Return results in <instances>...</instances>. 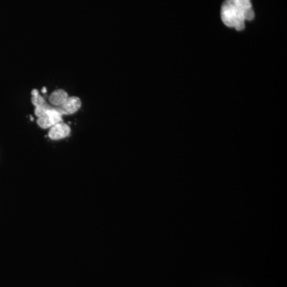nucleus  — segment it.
Listing matches in <instances>:
<instances>
[{
  "label": "nucleus",
  "instance_id": "nucleus-1",
  "mask_svg": "<svg viewBox=\"0 0 287 287\" xmlns=\"http://www.w3.org/2000/svg\"><path fill=\"white\" fill-rule=\"evenodd\" d=\"M221 17L227 26L243 30L246 21L254 17L250 0H226L222 6Z\"/></svg>",
  "mask_w": 287,
  "mask_h": 287
},
{
  "label": "nucleus",
  "instance_id": "nucleus-2",
  "mask_svg": "<svg viewBox=\"0 0 287 287\" xmlns=\"http://www.w3.org/2000/svg\"><path fill=\"white\" fill-rule=\"evenodd\" d=\"M62 122V115L58 111V108L55 107L46 110L42 116L38 117V125L42 129H51L52 126Z\"/></svg>",
  "mask_w": 287,
  "mask_h": 287
},
{
  "label": "nucleus",
  "instance_id": "nucleus-3",
  "mask_svg": "<svg viewBox=\"0 0 287 287\" xmlns=\"http://www.w3.org/2000/svg\"><path fill=\"white\" fill-rule=\"evenodd\" d=\"M81 107V101L78 96H69L66 103L58 108V111L62 116L63 115H71V114L77 112Z\"/></svg>",
  "mask_w": 287,
  "mask_h": 287
},
{
  "label": "nucleus",
  "instance_id": "nucleus-4",
  "mask_svg": "<svg viewBox=\"0 0 287 287\" xmlns=\"http://www.w3.org/2000/svg\"><path fill=\"white\" fill-rule=\"evenodd\" d=\"M70 126L65 123L60 122L51 128L48 136L51 140H57L66 138L70 135Z\"/></svg>",
  "mask_w": 287,
  "mask_h": 287
},
{
  "label": "nucleus",
  "instance_id": "nucleus-5",
  "mask_svg": "<svg viewBox=\"0 0 287 287\" xmlns=\"http://www.w3.org/2000/svg\"><path fill=\"white\" fill-rule=\"evenodd\" d=\"M69 96H69L67 92H66L64 90L59 89V90H55L53 92L52 95H51L50 98H49V101H50L53 106L59 108L61 107V105H63L64 104L66 103Z\"/></svg>",
  "mask_w": 287,
  "mask_h": 287
}]
</instances>
